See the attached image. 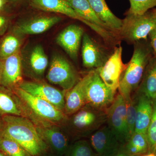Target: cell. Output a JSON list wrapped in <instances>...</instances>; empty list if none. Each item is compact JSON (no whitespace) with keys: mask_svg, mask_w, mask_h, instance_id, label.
<instances>
[{"mask_svg":"<svg viewBox=\"0 0 156 156\" xmlns=\"http://www.w3.org/2000/svg\"><path fill=\"white\" fill-rule=\"evenodd\" d=\"M1 133L20 144L33 156H44L48 146L37 126L25 117L5 115Z\"/></svg>","mask_w":156,"mask_h":156,"instance_id":"obj_1","label":"cell"},{"mask_svg":"<svg viewBox=\"0 0 156 156\" xmlns=\"http://www.w3.org/2000/svg\"><path fill=\"white\" fill-rule=\"evenodd\" d=\"M154 56L150 44L138 43L135 46L118 89L123 97L131 96L132 92L138 88L147 66Z\"/></svg>","mask_w":156,"mask_h":156,"instance_id":"obj_2","label":"cell"},{"mask_svg":"<svg viewBox=\"0 0 156 156\" xmlns=\"http://www.w3.org/2000/svg\"><path fill=\"white\" fill-rule=\"evenodd\" d=\"M156 27V9H153L142 15L128 14L120 31L128 41H139L147 40L151 32Z\"/></svg>","mask_w":156,"mask_h":156,"instance_id":"obj_3","label":"cell"},{"mask_svg":"<svg viewBox=\"0 0 156 156\" xmlns=\"http://www.w3.org/2000/svg\"><path fill=\"white\" fill-rule=\"evenodd\" d=\"M73 115L70 125L73 131L80 135L93 134L107 122L106 110L88 104Z\"/></svg>","mask_w":156,"mask_h":156,"instance_id":"obj_4","label":"cell"},{"mask_svg":"<svg viewBox=\"0 0 156 156\" xmlns=\"http://www.w3.org/2000/svg\"><path fill=\"white\" fill-rule=\"evenodd\" d=\"M14 90L17 97L30 112L45 122L57 124L65 121L66 117L64 112L59 110L51 104L31 95L19 87L14 88Z\"/></svg>","mask_w":156,"mask_h":156,"instance_id":"obj_5","label":"cell"},{"mask_svg":"<svg viewBox=\"0 0 156 156\" xmlns=\"http://www.w3.org/2000/svg\"><path fill=\"white\" fill-rule=\"evenodd\" d=\"M88 74L86 86L87 104L106 110L114 101L115 93L105 83L96 70L91 71Z\"/></svg>","mask_w":156,"mask_h":156,"instance_id":"obj_6","label":"cell"},{"mask_svg":"<svg viewBox=\"0 0 156 156\" xmlns=\"http://www.w3.org/2000/svg\"><path fill=\"white\" fill-rule=\"evenodd\" d=\"M108 127L122 145L129 139L125 99L119 93L108 108L106 109Z\"/></svg>","mask_w":156,"mask_h":156,"instance_id":"obj_7","label":"cell"},{"mask_svg":"<svg viewBox=\"0 0 156 156\" xmlns=\"http://www.w3.org/2000/svg\"><path fill=\"white\" fill-rule=\"evenodd\" d=\"M47 78L52 83L68 91L79 81L75 70L69 62L60 55L53 56Z\"/></svg>","mask_w":156,"mask_h":156,"instance_id":"obj_8","label":"cell"},{"mask_svg":"<svg viewBox=\"0 0 156 156\" xmlns=\"http://www.w3.org/2000/svg\"><path fill=\"white\" fill-rule=\"evenodd\" d=\"M122 54V47H118L105 64L96 69L105 83L115 93L119 89L122 75L127 66L123 62Z\"/></svg>","mask_w":156,"mask_h":156,"instance_id":"obj_9","label":"cell"},{"mask_svg":"<svg viewBox=\"0 0 156 156\" xmlns=\"http://www.w3.org/2000/svg\"><path fill=\"white\" fill-rule=\"evenodd\" d=\"M18 87L31 95L41 98L64 112L65 106V94L60 90L44 83L23 82Z\"/></svg>","mask_w":156,"mask_h":156,"instance_id":"obj_10","label":"cell"},{"mask_svg":"<svg viewBox=\"0 0 156 156\" xmlns=\"http://www.w3.org/2000/svg\"><path fill=\"white\" fill-rule=\"evenodd\" d=\"M1 61L0 84L14 89L23 81L22 64L20 50L16 53Z\"/></svg>","mask_w":156,"mask_h":156,"instance_id":"obj_11","label":"cell"},{"mask_svg":"<svg viewBox=\"0 0 156 156\" xmlns=\"http://www.w3.org/2000/svg\"><path fill=\"white\" fill-rule=\"evenodd\" d=\"M91 145L98 156H112L122 144L108 126H102L91 136Z\"/></svg>","mask_w":156,"mask_h":156,"instance_id":"obj_12","label":"cell"},{"mask_svg":"<svg viewBox=\"0 0 156 156\" xmlns=\"http://www.w3.org/2000/svg\"><path fill=\"white\" fill-rule=\"evenodd\" d=\"M31 2L33 5L38 9L44 11L60 13L84 23L101 36L105 33V30L103 28L92 24L81 17L66 0H31Z\"/></svg>","mask_w":156,"mask_h":156,"instance_id":"obj_13","label":"cell"},{"mask_svg":"<svg viewBox=\"0 0 156 156\" xmlns=\"http://www.w3.org/2000/svg\"><path fill=\"white\" fill-rule=\"evenodd\" d=\"M37 128L49 148L57 156L65 155L69 147L68 137L65 133L54 125Z\"/></svg>","mask_w":156,"mask_h":156,"instance_id":"obj_14","label":"cell"},{"mask_svg":"<svg viewBox=\"0 0 156 156\" xmlns=\"http://www.w3.org/2000/svg\"><path fill=\"white\" fill-rule=\"evenodd\" d=\"M89 74L81 79L65 95V112L67 115H73L87 104L86 86Z\"/></svg>","mask_w":156,"mask_h":156,"instance_id":"obj_15","label":"cell"},{"mask_svg":"<svg viewBox=\"0 0 156 156\" xmlns=\"http://www.w3.org/2000/svg\"><path fill=\"white\" fill-rule=\"evenodd\" d=\"M83 29L79 26L72 24L58 35L56 41L72 58H77Z\"/></svg>","mask_w":156,"mask_h":156,"instance_id":"obj_16","label":"cell"},{"mask_svg":"<svg viewBox=\"0 0 156 156\" xmlns=\"http://www.w3.org/2000/svg\"><path fill=\"white\" fill-rule=\"evenodd\" d=\"M134 132L147 134L153 113V100L138 92Z\"/></svg>","mask_w":156,"mask_h":156,"instance_id":"obj_17","label":"cell"},{"mask_svg":"<svg viewBox=\"0 0 156 156\" xmlns=\"http://www.w3.org/2000/svg\"><path fill=\"white\" fill-rule=\"evenodd\" d=\"M83 64L87 68H98L104 62L100 50L87 34L83 37L82 49Z\"/></svg>","mask_w":156,"mask_h":156,"instance_id":"obj_18","label":"cell"},{"mask_svg":"<svg viewBox=\"0 0 156 156\" xmlns=\"http://www.w3.org/2000/svg\"><path fill=\"white\" fill-rule=\"evenodd\" d=\"M93 11L108 29L120 31L123 20L115 15L107 5L105 0H88Z\"/></svg>","mask_w":156,"mask_h":156,"instance_id":"obj_19","label":"cell"},{"mask_svg":"<svg viewBox=\"0 0 156 156\" xmlns=\"http://www.w3.org/2000/svg\"><path fill=\"white\" fill-rule=\"evenodd\" d=\"M58 17H41L20 24L15 28L16 33L20 34H37L43 33L60 21Z\"/></svg>","mask_w":156,"mask_h":156,"instance_id":"obj_20","label":"cell"},{"mask_svg":"<svg viewBox=\"0 0 156 156\" xmlns=\"http://www.w3.org/2000/svg\"><path fill=\"white\" fill-rule=\"evenodd\" d=\"M138 92L152 100L156 99V57L154 56L147 66Z\"/></svg>","mask_w":156,"mask_h":156,"instance_id":"obj_21","label":"cell"},{"mask_svg":"<svg viewBox=\"0 0 156 156\" xmlns=\"http://www.w3.org/2000/svg\"><path fill=\"white\" fill-rule=\"evenodd\" d=\"M81 17L88 22L107 30L98 18L90 5L88 0H66Z\"/></svg>","mask_w":156,"mask_h":156,"instance_id":"obj_22","label":"cell"},{"mask_svg":"<svg viewBox=\"0 0 156 156\" xmlns=\"http://www.w3.org/2000/svg\"><path fill=\"white\" fill-rule=\"evenodd\" d=\"M123 146L127 152L133 155L141 156L148 153L149 145L147 134L134 132Z\"/></svg>","mask_w":156,"mask_h":156,"instance_id":"obj_23","label":"cell"},{"mask_svg":"<svg viewBox=\"0 0 156 156\" xmlns=\"http://www.w3.org/2000/svg\"><path fill=\"white\" fill-rule=\"evenodd\" d=\"M19 99L0 90V114L23 116V108Z\"/></svg>","mask_w":156,"mask_h":156,"instance_id":"obj_24","label":"cell"},{"mask_svg":"<svg viewBox=\"0 0 156 156\" xmlns=\"http://www.w3.org/2000/svg\"><path fill=\"white\" fill-rule=\"evenodd\" d=\"M0 151L7 156H33L19 143L2 133Z\"/></svg>","mask_w":156,"mask_h":156,"instance_id":"obj_25","label":"cell"},{"mask_svg":"<svg viewBox=\"0 0 156 156\" xmlns=\"http://www.w3.org/2000/svg\"><path fill=\"white\" fill-rule=\"evenodd\" d=\"M31 67L34 72L41 75L44 72L48 65V58L41 46L37 45L35 47L30 57Z\"/></svg>","mask_w":156,"mask_h":156,"instance_id":"obj_26","label":"cell"},{"mask_svg":"<svg viewBox=\"0 0 156 156\" xmlns=\"http://www.w3.org/2000/svg\"><path fill=\"white\" fill-rule=\"evenodd\" d=\"M20 42L14 34L7 35L0 44V60L5 59L19 50Z\"/></svg>","mask_w":156,"mask_h":156,"instance_id":"obj_27","label":"cell"},{"mask_svg":"<svg viewBox=\"0 0 156 156\" xmlns=\"http://www.w3.org/2000/svg\"><path fill=\"white\" fill-rule=\"evenodd\" d=\"M65 156H98V155L88 141L82 140L69 146Z\"/></svg>","mask_w":156,"mask_h":156,"instance_id":"obj_28","label":"cell"},{"mask_svg":"<svg viewBox=\"0 0 156 156\" xmlns=\"http://www.w3.org/2000/svg\"><path fill=\"white\" fill-rule=\"evenodd\" d=\"M124 98L126 105L127 127L130 138L132 134H134L135 130L136 116V102L132 99L131 96L124 97Z\"/></svg>","mask_w":156,"mask_h":156,"instance_id":"obj_29","label":"cell"},{"mask_svg":"<svg viewBox=\"0 0 156 156\" xmlns=\"http://www.w3.org/2000/svg\"><path fill=\"white\" fill-rule=\"evenodd\" d=\"M130 8L128 14L142 15L156 7V0H129Z\"/></svg>","mask_w":156,"mask_h":156,"instance_id":"obj_30","label":"cell"},{"mask_svg":"<svg viewBox=\"0 0 156 156\" xmlns=\"http://www.w3.org/2000/svg\"><path fill=\"white\" fill-rule=\"evenodd\" d=\"M147 136L149 145L148 153H154L156 149V99L153 100L152 115Z\"/></svg>","mask_w":156,"mask_h":156,"instance_id":"obj_31","label":"cell"},{"mask_svg":"<svg viewBox=\"0 0 156 156\" xmlns=\"http://www.w3.org/2000/svg\"><path fill=\"white\" fill-rule=\"evenodd\" d=\"M148 37L150 40V44L152 49L154 56L156 57V27L151 32Z\"/></svg>","mask_w":156,"mask_h":156,"instance_id":"obj_32","label":"cell"},{"mask_svg":"<svg viewBox=\"0 0 156 156\" xmlns=\"http://www.w3.org/2000/svg\"><path fill=\"white\" fill-rule=\"evenodd\" d=\"M8 19L3 15H0V34H2L8 25Z\"/></svg>","mask_w":156,"mask_h":156,"instance_id":"obj_33","label":"cell"},{"mask_svg":"<svg viewBox=\"0 0 156 156\" xmlns=\"http://www.w3.org/2000/svg\"><path fill=\"white\" fill-rule=\"evenodd\" d=\"M112 156H137L133 155L131 154L128 153L123 147V145L121 146L119 151Z\"/></svg>","mask_w":156,"mask_h":156,"instance_id":"obj_34","label":"cell"},{"mask_svg":"<svg viewBox=\"0 0 156 156\" xmlns=\"http://www.w3.org/2000/svg\"><path fill=\"white\" fill-rule=\"evenodd\" d=\"M8 1L7 0H0V11H2L4 9L7 4Z\"/></svg>","mask_w":156,"mask_h":156,"instance_id":"obj_35","label":"cell"},{"mask_svg":"<svg viewBox=\"0 0 156 156\" xmlns=\"http://www.w3.org/2000/svg\"><path fill=\"white\" fill-rule=\"evenodd\" d=\"M141 156H156L155 154L151 153H147Z\"/></svg>","mask_w":156,"mask_h":156,"instance_id":"obj_36","label":"cell"},{"mask_svg":"<svg viewBox=\"0 0 156 156\" xmlns=\"http://www.w3.org/2000/svg\"><path fill=\"white\" fill-rule=\"evenodd\" d=\"M0 156H7L5 154L3 153L2 152L0 151Z\"/></svg>","mask_w":156,"mask_h":156,"instance_id":"obj_37","label":"cell"},{"mask_svg":"<svg viewBox=\"0 0 156 156\" xmlns=\"http://www.w3.org/2000/svg\"><path fill=\"white\" fill-rule=\"evenodd\" d=\"M1 61L0 60V78H1Z\"/></svg>","mask_w":156,"mask_h":156,"instance_id":"obj_38","label":"cell"},{"mask_svg":"<svg viewBox=\"0 0 156 156\" xmlns=\"http://www.w3.org/2000/svg\"><path fill=\"white\" fill-rule=\"evenodd\" d=\"M10 1H11V2H16V1H17V0H10Z\"/></svg>","mask_w":156,"mask_h":156,"instance_id":"obj_39","label":"cell"},{"mask_svg":"<svg viewBox=\"0 0 156 156\" xmlns=\"http://www.w3.org/2000/svg\"><path fill=\"white\" fill-rule=\"evenodd\" d=\"M154 153L155 154V155H156V149L155 151L154 152Z\"/></svg>","mask_w":156,"mask_h":156,"instance_id":"obj_40","label":"cell"}]
</instances>
